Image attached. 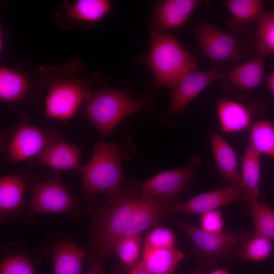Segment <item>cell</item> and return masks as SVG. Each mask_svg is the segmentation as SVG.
Returning <instances> with one entry per match:
<instances>
[{
	"instance_id": "1",
	"label": "cell",
	"mask_w": 274,
	"mask_h": 274,
	"mask_svg": "<svg viewBox=\"0 0 274 274\" xmlns=\"http://www.w3.org/2000/svg\"><path fill=\"white\" fill-rule=\"evenodd\" d=\"M141 196L136 182L120 185L108 193L96 211L91 229V248L102 260L114 250L123 236Z\"/></svg>"
},
{
	"instance_id": "2",
	"label": "cell",
	"mask_w": 274,
	"mask_h": 274,
	"mask_svg": "<svg viewBox=\"0 0 274 274\" xmlns=\"http://www.w3.org/2000/svg\"><path fill=\"white\" fill-rule=\"evenodd\" d=\"M39 70L43 85L47 88L46 115L59 120H69L91 95L87 82L78 75L83 71V64L74 60L58 67L42 66Z\"/></svg>"
},
{
	"instance_id": "3",
	"label": "cell",
	"mask_w": 274,
	"mask_h": 274,
	"mask_svg": "<svg viewBox=\"0 0 274 274\" xmlns=\"http://www.w3.org/2000/svg\"><path fill=\"white\" fill-rule=\"evenodd\" d=\"M151 47L144 57L156 88H173L190 72L197 70L194 56L172 34L150 30Z\"/></svg>"
},
{
	"instance_id": "4",
	"label": "cell",
	"mask_w": 274,
	"mask_h": 274,
	"mask_svg": "<svg viewBox=\"0 0 274 274\" xmlns=\"http://www.w3.org/2000/svg\"><path fill=\"white\" fill-rule=\"evenodd\" d=\"M87 100V118L102 137L111 133L127 115L150 111L154 107L153 100L149 96L134 98L123 91L109 88L92 93Z\"/></svg>"
},
{
	"instance_id": "5",
	"label": "cell",
	"mask_w": 274,
	"mask_h": 274,
	"mask_svg": "<svg viewBox=\"0 0 274 274\" xmlns=\"http://www.w3.org/2000/svg\"><path fill=\"white\" fill-rule=\"evenodd\" d=\"M124 145L99 142L90 160L79 169L82 187L88 195L110 193L120 185L123 178L121 160L125 157Z\"/></svg>"
},
{
	"instance_id": "6",
	"label": "cell",
	"mask_w": 274,
	"mask_h": 274,
	"mask_svg": "<svg viewBox=\"0 0 274 274\" xmlns=\"http://www.w3.org/2000/svg\"><path fill=\"white\" fill-rule=\"evenodd\" d=\"M202 53L214 62H229L235 66L258 57L255 40L229 33L206 21L194 29Z\"/></svg>"
},
{
	"instance_id": "7",
	"label": "cell",
	"mask_w": 274,
	"mask_h": 274,
	"mask_svg": "<svg viewBox=\"0 0 274 274\" xmlns=\"http://www.w3.org/2000/svg\"><path fill=\"white\" fill-rule=\"evenodd\" d=\"M232 67L214 62L207 71H193L172 88L168 109L160 120L164 125H173V116L180 113L195 97L214 81L223 78Z\"/></svg>"
},
{
	"instance_id": "8",
	"label": "cell",
	"mask_w": 274,
	"mask_h": 274,
	"mask_svg": "<svg viewBox=\"0 0 274 274\" xmlns=\"http://www.w3.org/2000/svg\"><path fill=\"white\" fill-rule=\"evenodd\" d=\"M173 223L183 230L195 245L202 259V264L211 267L218 258H230L234 254L238 241L245 230L234 232L223 231L218 233L209 232L178 219Z\"/></svg>"
},
{
	"instance_id": "9",
	"label": "cell",
	"mask_w": 274,
	"mask_h": 274,
	"mask_svg": "<svg viewBox=\"0 0 274 274\" xmlns=\"http://www.w3.org/2000/svg\"><path fill=\"white\" fill-rule=\"evenodd\" d=\"M201 165L200 158L193 155L182 168L165 171L144 182H136L141 195L146 198L177 196L194 179Z\"/></svg>"
},
{
	"instance_id": "10",
	"label": "cell",
	"mask_w": 274,
	"mask_h": 274,
	"mask_svg": "<svg viewBox=\"0 0 274 274\" xmlns=\"http://www.w3.org/2000/svg\"><path fill=\"white\" fill-rule=\"evenodd\" d=\"M178 201L177 196L146 198L141 195L123 237L141 235L157 227L173 212Z\"/></svg>"
},
{
	"instance_id": "11",
	"label": "cell",
	"mask_w": 274,
	"mask_h": 274,
	"mask_svg": "<svg viewBox=\"0 0 274 274\" xmlns=\"http://www.w3.org/2000/svg\"><path fill=\"white\" fill-rule=\"evenodd\" d=\"M59 139L57 134L51 130L23 125L16 131L11 141L8 152L9 158L16 162L35 157Z\"/></svg>"
},
{
	"instance_id": "12",
	"label": "cell",
	"mask_w": 274,
	"mask_h": 274,
	"mask_svg": "<svg viewBox=\"0 0 274 274\" xmlns=\"http://www.w3.org/2000/svg\"><path fill=\"white\" fill-rule=\"evenodd\" d=\"M264 59L256 57L231 68L221 79L226 92L239 100L248 99L251 91L265 81Z\"/></svg>"
},
{
	"instance_id": "13",
	"label": "cell",
	"mask_w": 274,
	"mask_h": 274,
	"mask_svg": "<svg viewBox=\"0 0 274 274\" xmlns=\"http://www.w3.org/2000/svg\"><path fill=\"white\" fill-rule=\"evenodd\" d=\"M75 201L58 180H52L38 184L30 200V210L35 214L71 212Z\"/></svg>"
},
{
	"instance_id": "14",
	"label": "cell",
	"mask_w": 274,
	"mask_h": 274,
	"mask_svg": "<svg viewBox=\"0 0 274 274\" xmlns=\"http://www.w3.org/2000/svg\"><path fill=\"white\" fill-rule=\"evenodd\" d=\"M244 199L241 185L227 186L198 194L184 201H178L174 206L173 212L202 214Z\"/></svg>"
},
{
	"instance_id": "15",
	"label": "cell",
	"mask_w": 274,
	"mask_h": 274,
	"mask_svg": "<svg viewBox=\"0 0 274 274\" xmlns=\"http://www.w3.org/2000/svg\"><path fill=\"white\" fill-rule=\"evenodd\" d=\"M112 3L108 0H77L62 4L56 13L58 23L64 26L70 23L91 25L103 18L112 9Z\"/></svg>"
},
{
	"instance_id": "16",
	"label": "cell",
	"mask_w": 274,
	"mask_h": 274,
	"mask_svg": "<svg viewBox=\"0 0 274 274\" xmlns=\"http://www.w3.org/2000/svg\"><path fill=\"white\" fill-rule=\"evenodd\" d=\"M264 110L262 103L251 109L241 102L221 98L218 100L217 110L221 130L230 134L246 130L252 126L253 117L261 115Z\"/></svg>"
},
{
	"instance_id": "17",
	"label": "cell",
	"mask_w": 274,
	"mask_h": 274,
	"mask_svg": "<svg viewBox=\"0 0 274 274\" xmlns=\"http://www.w3.org/2000/svg\"><path fill=\"white\" fill-rule=\"evenodd\" d=\"M207 2L198 0H165L157 5L152 18L153 29L155 32L178 28L189 17L199 6Z\"/></svg>"
},
{
	"instance_id": "18",
	"label": "cell",
	"mask_w": 274,
	"mask_h": 274,
	"mask_svg": "<svg viewBox=\"0 0 274 274\" xmlns=\"http://www.w3.org/2000/svg\"><path fill=\"white\" fill-rule=\"evenodd\" d=\"M209 137L216 168L227 186L241 185V174L235 152L229 144L219 134L212 130Z\"/></svg>"
},
{
	"instance_id": "19",
	"label": "cell",
	"mask_w": 274,
	"mask_h": 274,
	"mask_svg": "<svg viewBox=\"0 0 274 274\" xmlns=\"http://www.w3.org/2000/svg\"><path fill=\"white\" fill-rule=\"evenodd\" d=\"M35 158L36 164L54 169L70 170L80 167L78 148L60 139L49 145Z\"/></svg>"
},
{
	"instance_id": "20",
	"label": "cell",
	"mask_w": 274,
	"mask_h": 274,
	"mask_svg": "<svg viewBox=\"0 0 274 274\" xmlns=\"http://www.w3.org/2000/svg\"><path fill=\"white\" fill-rule=\"evenodd\" d=\"M264 1L260 0H229L225 6L231 17L227 22L228 28L235 35H241L257 21L263 11Z\"/></svg>"
},
{
	"instance_id": "21",
	"label": "cell",
	"mask_w": 274,
	"mask_h": 274,
	"mask_svg": "<svg viewBox=\"0 0 274 274\" xmlns=\"http://www.w3.org/2000/svg\"><path fill=\"white\" fill-rule=\"evenodd\" d=\"M183 253L176 248L143 249L141 260L149 274H173Z\"/></svg>"
},
{
	"instance_id": "22",
	"label": "cell",
	"mask_w": 274,
	"mask_h": 274,
	"mask_svg": "<svg viewBox=\"0 0 274 274\" xmlns=\"http://www.w3.org/2000/svg\"><path fill=\"white\" fill-rule=\"evenodd\" d=\"M261 167L260 155L248 144L242 160L241 186L248 202L258 199Z\"/></svg>"
},
{
	"instance_id": "23",
	"label": "cell",
	"mask_w": 274,
	"mask_h": 274,
	"mask_svg": "<svg viewBox=\"0 0 274 274\" xmlns=\"http://www.w3.org/2000/svg\"><path fill=\"white\" fill-rule=\"evenodd\" d=\"M86 251L73 243L62 241L52 252L54 274H81Z\"/></svg>"
},
{
	"instance_id": "24",
	"label": "cell",
	"mask_w": 274,
	"mask_h": 274,
	"mask_svg": "<svg viewBox=\"0 0 274 274\" xmlns=\"http://www.w3.org/2000/svg\"><path fill=\"white\" fill-rule=\"evenodd\" d=\"M30 88L29 80L18 70L2 66L0 68L1 101L17 102L24 98Z\"/></svg>"
},
{
	"instance_id": "25",
	"label": "cell",
	"mask_w": 274,
	"mask_h": 274,
	"mask_svg": "<svg viewBox=\"0 0 274 274\" xmlns=\"http://www.w3.org/2000/svg\"><path fill=\"white\" fill-rule=\"evenodd\" d=\"M272 250L271 240L245 230L236 246L234 254L241 260L260 261L267 258Z\"/></svg>"
},
{
	"instance_id": "26",
	"label": "cell",
	"mask_w": 274,
	"mask_h": 274,
	"mask_svg": "<svg viewBox=\"0 0 274 274\" xmlns=\"http://www.w3.org/2000/svg\"><path fill=\"white\" fill-rule=\"evenodd\" d=\"M25 187L18 176L11 175L0 180V209L2 213L18 209L22 203Z\"/></svg>"
},
{
	"instance_id": "27",
	"label": "cell",
	"mask_w": 274,
	"mask_h": 274,
	"mask_svg": "<svg viewBox=\"0 0 274 274\" xmlns=\"http://www.w3.org/2000/svg\"><path fill=\"white\" fill-rule=\"evenodd\" d=\"M248 144L259 155L274 158V123L262 120L252 124Z\"/></svg>"
},
{
	"instance_id": "28",
	"label": "cell",
	"mask_w": 274,
	"mask_h": 274,
	"mask_svg": "<svg viewBox=\"0 0 274 274\" xmlns=\"http://www.w3.org/2000/svg\"><path fill=\"white\" fill-rule=\"evenodd\" d=\"M257 22L254 40L258 56L274 55V10L264 12Z\"/></svg>"
},
{
	"instance_id": "29",
	"label": "cell",
	"mask_w": 274,
	"mask_h": 274,
	"mask_svg": "<svg viewBox=\"0 0 274 274\" xmlns=\"http://www.w3.org/2000/svg\"><path fill=\"white\" fill-rule=\"evenodd\" d=\"M254 232L274 241V211L258 199L249 202Z\"/></svg>"
},
{
	"instance_id": "30",
	"label": "cell",
	"mask_w": 274,
	"mask_h": 274,
	"mask_svg": "<svg viewBox=\"0 0 274 274\" xmlns=\"http://www.w3.org/2000/svg\"><path fill=\"white\" fill-rule=\"evenodd\" d=\"M141 244V235L122 237L115 246L114 250L120 263L124 267L131 268L138 262Z\"/></svg>"
},
{
	"instance_id": "31",
	"label": "cell",
	"mask_w": 274,
	"mask_h": 274,
	"mask_svg": "<svg viewBox=\"0 0 274 274\" xmlns=\"http://www.w3.org/2000/svg\"><path fill=\"white\" fill-rule=\"evenodd\" d=\"M176 236L174 232L166 227L157 226L145 237L143 249L150 248H176Z\"/></svg>"
},
{
	"instance_id": "32",
	"label": "cell",
	"mask_w": 274,
	"mask_h": 274,
	"mask_svg": "<svg viewBox=\"0 0 274 274\" xmlns=\"http://www.w3.org/2000/svg\"><path fill=\"white\" fill-rule=\"evenodd\" d=\"M0 274H36L30 259L24 254L4 258L1 262Z\"/></svg>"
},
{
	"instance_id": "33",
	"label": "cell",
	"mask_w": 274,
	"mask_h": 274,
	"mask_svg": "<svg viewBox=\"0 0 274 274\" xmlns=\"http://www.w3.org/2000/svg\"><path fill=\"white\" fill-rule=\"evenodd\" d=\"M200 228L205 231L218 233L223 231L224 220L221 211L216 209L200 214Z\"/></svg>"
},
{
	"instance_id": "34",
	"label": "cell",
	"mask_w": 274,
	"mask_h": 274,
	"mask_svg": "<svg viewBox=\"0 0 274 274\" xmlns=\"http://www.w3.org/2000/svg\"><path fill=\"white\" fill-rule=\"evenodd\" d=\"M84 274H105L103 270L101 260L95 257L90 269Z\"/></svg>"
},
{
	"instance_id": "35",
	"label": "cell",
	"mask_w": 274,
	"mask_h": 274,
	"mask_svg": "<svg viewBox=\"0 0 274 274\" xmlns=\"http://www.w3.org/2000/svg\"><path fill=\"white\" fill-rule=\"evenodd\" d=\"M128 274H149L141 261H138L130 269Z\"/></svg>"
},
{
	"instance_id": "36",
	"label": "cell",
	"mask_w": 274,
	"mask_h": 274,
	"mask_svg": "<svg viewBox=\"0 0 274 274\" xmlns=\"http://www.w3.org/2000/svg\"><path fill=\"white\" fill-rule=\"evenodd\" d=\"M266 85L274 97V70L265 79Z\"/></svg>"
},
{
	"instance_id": "37",
	"label": "cell",
	"mask_w": 274,
	"mask_h": 274,
	"mask_svg": "<svg viewBox=\"0 0 274 274\" xmlns=\"http://www.w3.org/2000/svg\"><path fill=\"white\" fill-rule=\"evenodd\" d=\"M192 274H228V269H227L221 268L213 270L208 273H204L201 271L198 270L197 271H195Z\"/></svg>"
}]
</instances>
